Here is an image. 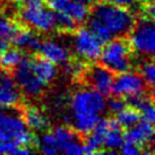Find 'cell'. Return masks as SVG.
Returning <instances> with one entry per match:
<instances>
[{
    "instance_id": "obj_1",
    "label": "cell",
    "mask_w": 155,
    "mask_h": 155,
    "mask_svg": "<svg viewBox=\"0 0 155 155\" xmlns=\"http://www.w3.org/2000/svg\"><path fill=\"white\" fill-rule=\"evenodd\" d=\"M71 114L66 119L76 134L91 133L107 109L105 96L93 88L77 91L70 100Z\"/></svg>"
},
{
    "instance_id": "obj_2",
    "label": "cell",
    "mask_w": 155,
    "mask_h": 155,
    "mask_svg": "<svg viewBox=\"0 0 155 155\" xmlns=\"http://www.w3.org/2000/svg\"><path fill=\"white\" fill-rule=\"evenodd\" d=\"M90 16L102 23L113 38L128 35L136 23V18L129 9L117 6L107 0L95 4L92 12H90Z\"/></svg>"
},
{
    "instance_id": "obj_3",
    "label": "cell",
    "mask_w": 155,
    "mask_h": 155,
    "mask_svg": "<svg viewBox=\"0 0 155 155\" xmlns=\"http://www.w3.org/2000/svg\"><path fill=\"white\" fill-rule=\"evenodd\" d=\"M5 140L27 147L38 144L35 135L28 129L21 114L10 112L9 109H0V142Z\"/></svg>"
},
{
    "instance_id": "obj_4",
    "label": "cell",
    "mask_w": 155,
    "mask_h": 155,
    "mask_svg": "<svg viewBox=\"0 0 155 155\" xmlns=\"http://www.w3.org/2000/svg\"><path fill=\"white\" fill-rule=\"evenodd\" d=\"M21 18L35 32L48 33L56 30V12L45 6L43 0H21Z\"/></svg>"
},
{
    "instance_id": "obj_5",
    "label": "cell",
    "mask_w": 155,
    "mask_h": 155,
    "mask_svg": "<svg viewBox=\"0 0 155 155\" xmlns=\"http://www.w3.org/2000/svg\"><path fill=\"white\" fill-rule=\"evenodd\" d=\"M129 43L124 39H113L103 44L99 59L101 65L107 67L113 74L130 70L133 60Z\"/></svg>"
},
{
    "instance_id": "obj_6",
    "label": "cell",
    "mask_w": 155,
    "mask_h": 155,
    "mask_svg": "<svg viewBox=\"0 0 155 155\" xmlns=\"http://www.w3.org/2000/svg\"><path fill=\"white\" fill-rule=\"evenodd\" d=\"M129 34V47L145 57H152L155 50V27L153 19L145 17L135 23Z\"/></svg>"
},
{
    "instance_id": "obj_7",
    "label": "cell",
    "mask_w": 155,
    "mask_h": 155,
    "mask_svg": "<svg viewBox=\"0 0 155 155\" xmlns=\"http://www.w3.org/2000/svg\"><path fill=\"white\" fill-rule=\"evenodd\" d=\"M13 77L21 92L30 97L40 96L48 86L32 70L31 57H24L17 67L14 68Z\"/></svg>"
},
{
    "instance_id": "obj_8",
    "label": "cell",
    "mask_w": 155,
    "mask_h": 155,
    "mask_svg": "<svg viewBox=\"0 0 155 155\" xmlns=\"http://www.w3.org/2000/svg\"><path fill=\"white\" fill-rule=\"evenodd\" d=\"M75 139H77V135L71 128L58 126L50 131H43L41 138L38 139V146L43 154L56 155L62 153L65 147Z\"/></svg>"
},
{
    "instance_id": "obj_9",
    "label": "cell",
    "mask_w": 155,
    "mask_h": 155,
    "mask_svg": "<svg viewBox=\"0 0 155 155\" xmlns=\"http://www.w3.org/2000/svg\"><path fill=\"white\" fill-rule=\"evenodd\" d=\"M103 44L95 38L86 27L78 28L73 38V49L81 59L85 61H95L99 59Z\"/></svg>"
},
{
    "instance_id": "obj_10",
    "label": "cell",
    "mask_w": 155,
    "mask_h": 155,
    "mask_svg": "<svg viewBox=\"0 0 155 155\" xmlns=\"http://www.w3.org/2000/svg\"><path fill=\"white\" fill-rule=\"evenodd\" d=\"M146 90L147 85L140 74L127 70L114 77L111 94L121 97H131L146 93Z\"/></svg>"
},
{
    "instance_id": "obj_11",
    "label": "cell",
    "mask_w": 155,
    "mask_h": 155,
    "mask_svg": "<svg viewBox=\"0 0 155 155\" xmlns=\"http://www.w3.org/2000/svg\"><path fill=\"white\" fill-rule=\"evenodd\" d=\"M84 75L91 88L104 96H109L111 94L114 74L107 67H104L103 65H92L86 69Z\"/></svg>"
},
{
    "instance_id": "obj_12",
    "label": "cell",
    "mask_w": 155,
    "mask_h": 155,
    "mask_svg": "<svg viewBox=\"0 0 155 155\" xmlns=\"http://www.w3.org/2000/svg\"><path fill=\"white\" fill-rule=\"evenodd\" d=\"M22 92L7 70L0 71V109H12L19 104Z\"/></svg>"
},
{
    "instance_id": "obj_13",
    "label": "cell",
    "mask_w": 155,
    "mask_h": 155,
    "mask_svg": "<svg viewBox=\"0 0 155 155\" xmlns=\"http://www.w3.org/2000/svg\"><path fill=\"white\" fill-rule=\"evenodd\" d=\"M51 9L69 16L77 24L86 22L90 17V8L86 4L78 2L75 0H51Z\"/></svg>"
},
{
    "instance_id": "obj_14",
    "label": "cell",
    "mask_w": 155,
    "mask_h": 155,
    "mask_svg": "<svg viewBox=\"0 0 155 155\" xmlns=\"http://www.w3.org/2000/svg\"><path fill=\"white\" fill-rule=\"evenodd\" d=\"M41 57H43L56 65H65L70 60V50L65 43L54 39L41 41L39 48Z\"/></svg>"
},
{
    "instance_id": "obj_15",
    "label": "cell",
    "mask_w": 155,
    "mask_h": 155,
    "mask_svg": "<svg viewBox=\"0 0 155 155\" xmlns=\"http://www.w3.org/2000/svg\"><path fill=\"white\" fill-rule=\"evenodd\" d=\"M125 142L131 143L138 147H147L154 139V127L152 122L140 120L138 124L133 126L131 128L124 134Z\"/></svg>"
},
{
    "instance_id": "obj_16",
    "label": "cell",
    "mask_w": 155,
    "mask_h": 155,
    "mask_svg": "<svg viewBox=\"0 0 155 155\" xmlns=\"http://www.w3.org/2000/svg\"><path fill=\"white\" fill-rule=\"evenodd\" d=\"M10 40L14 45L21 49L22 51L36 52L39 51L40 44H41L39 35L35 33L34 30L28 27H24V28L17 27V30L15 31Z\"/></svg>"
},
{
    "instance_id": "obj_17",
    "label": "cell",
    "mask_w": 155,
    "mask_h": 155,
    "mask_svg": "<svg viewBox=\"0 0 155 155\" xmlns=\"http://www.w3.org/2000/svg\"><path fill=\"white\" fill-rule=\"evenodd\" d=\"M22 117L28 129L33 131L43 133L48 130L50 126V120L47 114L38 107H33V105L27 107L23 112Z\"/></svg>"
},
{
    "instance_id": "obj_18",
    "label": "cell",
    "mask_w": 155,
    "mask_h": 155,
    "mask_svg": "<svg viewBox=\"0 0 155 155\" xmlns=\"http://www.w3.org/2000/svg\"><path fill=\"white\" fill-rule=\"evenodd\" d=\"M31 67L35 75L47 85L53 82L58 75V68L56 64L43 57H31Z\"/></svg>"
},
{
    "instance_id": "obj_19",
    "label": "cell",
    "mask_w": 155,
    "mask_h": 155,
    "mask_svg": "<svg viewBox=\"0 0 155 155\" xmlns=\"http://www.w3.org/2000/svg\"><path fill=\"white\" fill-rule=\"evenodd\" d=\"M124 143L125 136L122 133V128L117 124L114 119H110V127L103 138V147L105 148L104 154H107L108 151H114L118 153Z\"/></svg>"
},
{
    "instance_id": "obj_20",
    "label": "cell",
    "mask_w": 155,
    "mask_h": 155,
    "mask_svg": "<svg viewBox=\"0 0 155 155\" xmlns=\"http://www.w3.org/2000/svg\"><path fill=\"white\" fill-rule=\"evenodd\" d=\"M23 58L24 53L21 49L16 47L6 48L4 51L0 52V67L5 70L14 69L23 60Z\"/></svg>"
},
{
    "instance_id": "obj_21",
    "label": "cell",
    "mask_w": 155,
    "mask_h": 155,
    "mask_svg": "<svg viewBox=\"0 0 155 155\" xmlns=\"http://www.w3.org/2000/svg\"><path fill=\"white\" fill-rule=\"evenodd\" d=\"M114 116H116L114 120L117 121V124L124 129H129L142 120L140 113L138 112L137 109L133 108L130 105L129 107L127 105L126 108H124L120 112H118Z\"/></svg>"
},
{
    "instance_id": "obj_22",
    "label": "cell",
    "mask_w": 155,
    "mask_h": 155,
    "mask_svg": "<svg viewBox=\"0 0 155 155\" xmlns=\"http://www.w3.org/2000/svg\"><path fill=\"white\" fill-rule=\"evenodd\" d=\"M87 19H88V23H87L88 27H87V28L93 33V35H94L95 38L99 40L102 44H105L107 42H109L110 40L113 39V35L110 33V31H109L102 23L100 22V21H97L96 18L92 17V16H90Z\"/></svg>"
},
{
    "instance_id": "obj_23",
    "label": "cell",
    "mask_w": 155,
    "mask_h": 155,
    "mask_svg": "<svg viewBox=\"0 0 155 155\" xmlns=\"http://www.w3.org/2000/svg\"><path fill=\"white\" fill-rule=\"evenodd\" d=\"M31 147L23 146L12 140L0 142V154L4 155H27L33 153Z\"/></svg>"
},
{
    "instance_id": "obj_24",
    "label": "cell",
    "mask_w": 155,
    "mask_h": 155,
    "mask_svg": "<svg viewBox=\"0 0 155 155\" xmlns=\"http://www.w3.org/2000/svg\"><path fill=\"white\" fill-rule=\"evenodd\" d=\"M77 23L62 13L56 12V30H60L65 33L74 32L77 27Z\"/></svg>"
},
{
    "instance_id": "obj_25",
    "label": "cell",
    "mask_w": 155,
    "mask_h": 155,
    "mask_svg": "<svg viewBox=\"0 0 155 155\" xmlns=\"http://www.w3.org/2000/svg\"><path fill=\"white\" fill-rule=\"evenodd\" d=\"M140 76L145 81L147 86L153 87L155 82V67L152 60H145L140 65Z\"/></svg>"
},
{
    "instance_id": "obj_26",
    "label": "cell",
    "mask_w": 155,
    "mask_h": 155,
    "mask_svg": "<svg viewBox=\"0 0 155 155\" xmlns=\"http://www.w3.org/2000/svg\"><path fill=\"white\" fill-rule=\"evenodd\" d=\"M18 26L10 19L0 16V38L5 40H10Z\"/></svg>"
},
{
    "instance_id": "obj_27",
    "label": "cell",
    "mask_w": 155,
    "mask_h": 155,
    "mask_svg": "<svg viewBox=\"0 0 155 155\" xmlns=\"http://www.w3.org/2000/svg\"><path fill=\"white\" fill-rule=\"evenodd\" d=\"M127 107V102H126L124 97H121V96H113L111 99L109 100L108 102H107V108L108 110L111 113L113 114H117L118 112H120L121 110L124 108Z\"/></svg>"
},
{
    "instance_id": "obj_28",
    "label": "cell",
    "mask_w": 155,
    "mask_h": 155,
    "mask_svg": "<svg viewBox=\"0 0 155 155\" xmlns=\"http://www.w3.org/2000/svg\"><path fill=\"white\" fill-rule=\"evenodd\" d=\"M119 151H120L122 154H125V155L142 154V150H140V147L136 146V145H134V144H131V143H128V142L124 143Z\"/></svg>"
},
{
    "instance_id": "obj_29",
    "label": "cell",
    "mask_w": 155,
    "mask_h": 155,
    "mask_svg": "<svg viewBox=\"0 0 155 155\" xmlns=\"http://www.w3.org/2000/svg\"><path fill=\"white\" fill-rule=\"evenodd\" d=\"M110 2L117 5V6H120V7L129 8V7L134 6V4H135V0H111Z\"/></svg>"
},
{
    "instance_id": "obj_30",
    "label": "cell",
    "mask_w": 155,
    "mask_h": 155,
    "mask_svg": "<svg viewBox=\"0 0 155 155\" xmlns=\"http://www.w3.org/2000/svg\"><path fill=\"white\" fill-rule=\"evenodd\" d=\"M75 1H78V2H83V4H91V2H93L94 0H75Z\"/></svg>"
},
{
    "instance_id": "obj_31",
    "label": "cell",
    "mask_w": 155,
    "mask_h": 155,
    "mask_svg": "<svg viewBox=\"0 0 155 155\" xmlns=\"http://www.w3.org/2000/svg\"><path fill=\"white\" fill-rule=\"evenodd\" d=\"M140 1H153V0H140Z\"/></svg>"
},
{
    "instance_id": "obj_32",
    "label": "cell",
    "mask_w": 155,
    "mask_h": 155,
    "mask_svg": "<svg viewBox=\"0 0 155 155\" xmlns=\"http://www.w3.org/2000/svg\"><path fill=\"white\" fill-rule=\"evenodd\" d=\"M43 1H47V2H50V1H51V0H43Z\"/></svg>"
},
{
    "instance_id": "obj_33",
    "label": "cell",
    "mask_w": 155,
    "mask_h": 155,
    "mask_svg": "<svg viewBox=\"0 0 155 155\" xmlns=\"http://www.w3.org/2000/svg\"><path fill=\"white\" fill-rule=\"evenodd\" d=\"M8 1H12V2H13V1H17V0H8Z\"/></svg>"
}]
</instances>
